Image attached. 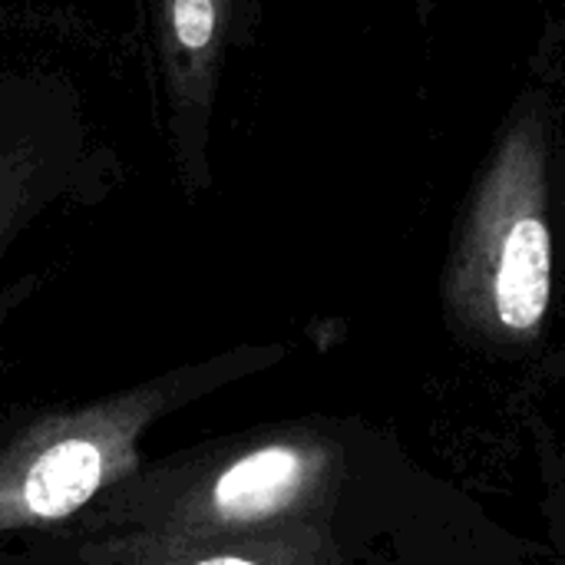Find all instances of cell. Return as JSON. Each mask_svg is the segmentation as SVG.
<instances>
[{"instance_id":"cell-4","label":"cell","mask_w":565,"mask_h":565,"mask_svg":"<svg viewBox=\"0 0 565 565\" xmlns=\"http://www.w3.org/2000/svg\"><path fill=\"white\" fill-rule=\"evenodd\" d=\"M122 182L76 60L46 46L0 50V268L60 215Z\"/></svg>"},{"instance_id":"cell-12","label":"cell","mask_w":565,"mask_h":565,"mask_svg":"<svg viewBox=\"0 0 565 565\" xmlns=\"http://www.w3.org/2000/svg\"><path fill=\"white\" fill-rule=\"evenodd\" d=\"M0 374H3V371H0Z\"/></svg>"},{"instance_id":"cell-3","label":"cell","mask_w":565,"mask_h":565,"mask_svg":"<svg viewBox=\"0 0 565 565\" xmlns=\"http://www.w3.org/2000/svg\"><path fill=\"white\" fill-rule=\"evenodd\" d=\"M285 358L288 344L281 341L235 344L86 401L3 414L0 559L30 556L79 533L96 507L142 467V440L162 420Z\"/></svg>"},{"instance_id":"cell-2","label":"cell","mask_w":565,"mask_h":565,"mask_svg":"<svg viewBox=\"0 0 565 565\" xmlns=\"http://www.w3.org/2000/svg\"><path fill=\"white\" fill-rule=\"evenodd\" d=\"M556 89L546 66L510 99L483 162L457 209L444 268L440 315L473 358L540 367L556 328Z\"/></svg>"},{"instance_id":"cell-6","label":"cell","mask_w":565,"mask_h":565,"mask_svg":"<svg viewBox=\"0 0 565 565\" xmlns=\"http://www.w3.org/2000/svg\"><path fill=\"white\" fill-rule=\"evenodd\" d=\"M50 565H361L367 550L338 533L195 540L162 533L70 536L30 553Z\"/></svg>"},{"instance_id":"cell-8","label":"cell","mask_w":565,"mask_h":565,"mask_svg":"<svg viewBox=\"0 0 565 565\" xmlns=\"http://www.w3.org/2000/svg\"><path fill=\"white\" fill-rule=\"evenodd\" d=\"M556 89V169H553V202H556V262H559V285H556V328L559 338L553 341L550 354L533 371L540 384L565 387V17L553 20L533 53Z\"/></svg>"},{"instance_id":"cell-1","label":"cell","mask_w":565,"mask_h":565,"mask_svg":"<svg viewBox=\"0 0 565 565\" xmlns=\"http://www.w3.org/2000/svg\"><path fill=\"white\" fill-rule=\"evenodd\" d=\"M430 480L394 430L358 414H308L146 457L73 536L338 533L371 550Z\"/></svg>"},{"instance_id":"cell-9","label":"cell","mask_w":565,"mask_h":565,"mask_svg":"<svg viewBox=\"0 0 565 565\" xmlns=\"http://www.w3.org/2000/svg\"><path fill=\"white\" fill-rule=\"evenodd\" d=\"M523 430L533 447V470H536V510L546 536V550L553 559L565 565V437L546 420V414L523 401Z\"/></svg>"},{"instance_id":"cell-10","label":"cell","mask_w":565,"mask_h":565,"mask_svg":"<svg viewBox=\"0 0 565 565\" xmlns=\"http://www.w3.org/2000/svg\"><path fill=\"white\" fill-rule=\"evenodd\" d=\"M414 3V13H417V20L420 23H430L434 20V13L444 7V0H411Z\"/></svg>"},{"instance_id":"cell-11","label":"cell","mask_w":565,"mask_h":565,"mask_svg":"<svg viewBox=\"0 0 565 565\" xmlns=\"http://www.w3.org/2000/svg\"><path fill=\"white\" fill-rule=\"evenodd\" d=\"M0 565H46L43 559H36V556H7V559H0Z\"/></svg>"},{"instance_id":"cell-5","label":"cell","mask_w":565,"mask_h":565,"mask_svg":"<svg viewBox=\"0 0 565 565\" xmlns=\"http://www.w3.org/2000/svg\"><path fill=\"white\" fill-rule=\"evenodd\" d=\"M258 0H152V103L185 199L212 182V136L228 60L252 46Z\"/></svg>"},{"instance_id":"cell-7","label":"cell","mask_w":565,"mask_h":565,"mask_svg":"<svg viewBox=\"0 0 565 565\" xmlns=\"http://www.w3.org/2000/svg\"><path fill=\"white\" fill-rule=\"evenodd\" d=\"M361 565H543L540 550L510 533L463 487L434 473L424 500L377 540Z\"/></svg>"},{"instance_id":"cell-13","label":"cell","mask_w":565,"mask_h":565,"mask_svg":"<svg viewBox=\"0 0 565 565\" xmlns=\"http://www.w3.org/2000/svg\"><path fill=\"white\" fill-rule=\"evenodd\" d=\"M46 565H50V563H46Z\"/></svg>"}]
</instances>
